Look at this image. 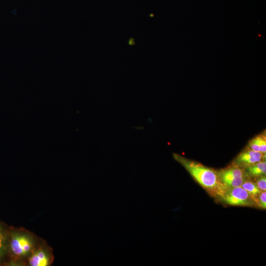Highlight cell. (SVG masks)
I'll list each match as a JSON object with an SVG mask.
<instances>
[{"label": "cell", "instance_id": "1", "mask_svg": "<svg viewBox=\"0 0 266 266\" xmlns=\"http://www.w3.org/2000/svg\"><path fill=\"white\" fill-rule=\"evenodd\" d=\"M40 237L23 228L9 227L8 251L5 265L25 266Z\"/></svg>", "mask_w": 266, "mask_h": 266}, {"label": "cell", "instance_id": "2", "mask_svg": "<svg viewBox=\"0 0 266 266\" xmlns=\"http://www.w3.org/2000/svg\"><path fill=\"white\" fill-rule=\"evenodd\" d=\"M173 156L210 193L221 196L228 189L221 182L218 173L214 170L180 155L173 154Z\"/></svg>", "mask_w": 266, "mask_h": 266}, {"label": "cell", "instance_id": "3", "mask_svg": "<svg viewBox=\"0 0 266 266\" xmlns=\"http://www.w3.org/2000/svg\"><path fill=\"white\" fill-rule=\"evenodd\" d=\"M52 248L46 241L40 238L33 251L28 258L26 266H50L54 262Z\"/></svg>", "mask_w": 266, "mask_h": 266}, {"label": "cell", "instance_id": "4", "mask_svg": "<svg viewBox=\"0 0 266 266\" xmlns=\"http://www.w3.org/2000/svg\"><path fill=\"white\" fill-rule=\"evenodd\" d=\"M221 197L231 205L250 206L256 204L251 195L241 186L228 189Z\"/></svg>", "mask_w": 266, "mask_h": 266}, {"label": "cell", "instance_id": "5", "mask_svg": "<svg viewBox=\"0 0 266 266\" xmlns=\"http://www.w3.org/2000/svg\"><path fill=\"white\" fill-rule=\"evenodd\" d=\"M9 227L0 219V265L5 264L8 251Z\"/></svg>", "mask_w": 266, "mask_h": 266}, {"label": "cell", "instance_id": "6", "mask_svg": "<svg viewBox=\"0 0 266 266\" xmlns=\"http://www.w3.org/2000/svg\"><path fill=\"white\" fill-rule=\"evenodd\" d=\"M262 153L260 152L249 150L241 153L236 158V162L239 165L247 166L261 161Z\"/></svg>", "mask_w": 266, "mask_h": 266}, {"label": "cell", "instance_id": "7", "mask_svg": "<svg viewBox=\"0 0 266 266\" xmlns=\"http://www.w3.org/2000/svg\"><path fill=\"white\" fill-rule=\"evenodd\" d=\"M220 180L227 189L241 186L245 181V177H236L219 174Z\"/></svg>", "mask_w": 266, "mask_h": 266}, {"label": "cell", "instance_id": "8", "mask_svg": "<svg viewBox=\"0 0 266 266\" xmlns=\"http://www.w3.org/2000/svg\"><path fill=\"white\" fill-rule=\"evenodd\" d=\"M247 171L250 175L253 177H260L265 175L266 173V161H260L247 166Z\"/></svg>", "mask_w": 266, "mask_h": 266}, {"label": "cell", "instance_id": "9", "mask_svg": "<svg viewBox=\"0 0 266 266\" xmlns=\"http://www.w3.org/2000/svg\"><path fill=\"white\" fill-rule=\"evenodd\" d=\"M241 186L251 195L257 205L258 198L262 191L259 189L256 183L250 181H245Z\"/></svg>", "mask_w": 266, "mask_h": 266}, {"label": "cell", "instance_id": "10", "mask_svg": "<svg viewBox=\"0 0 266 266\" xmlns=\"http://www.w3.org/2000/svg\"><path fill=\"white\" fill-rule=\"evenodd\" d=\"M220 174L236 177H245L243 171L237 167H232L220 171Z\"/></svg>", "mask_w": 266, "mask_h": 266}, {"label": "cell", "instance_id": "11", "mask_svg": "<svg viewBox=\"0 0 266 266\" xmlns=\"http://www.w3.org/2000/svg\"><path fill=\"white\" fill-rule=\"evenodd\" d=\"M259 152L261 153H266V140L265 136L259 135L257 136Z\"/></svg>", "mask_w": 266, "mask_h": 266}, {"label": "cell", "instance_id": "12", "mask_svg": "<svg viewBox=\"0 0 266 266\" xmlns=\"http://www.w3.org/2000/svg\"><path fill=\"white\" fill-rule=\"evenodd\" d=\"M257 205L260 207L266 209V192L262 191L258 198Z\"/></svg>", "mask_w": 266, "mask_h": 266}, {"label": "cell", "instance_id": "13", "mask_svg": "<svg viewBox=\"0 0 266 266\" xmlns=\"http://www.w3.org/2000/svg\"><path fill=\"white\" fill-rule=\"evenodd\" d=\"M257 186L262 191L266 190V178L264 175L259 177L256 183Z\"/></svg>", "mask_w": 266, "mask_h": 266}, {"label": "cell", "instance_id": "14", "mask_svg": "<svg viewBox=\"0 0 266 266\" xmlns=\"http://www.w3.org/2000/svg\"><path fill=\"white\" fill-rule=\"evenodd\" d=\"M249 146L251 150L259 152L257 136L254 138L251 141H250L249 142Z\"/></svg>", "mask_w": 266, "mask_h": 266}]
</instances>
